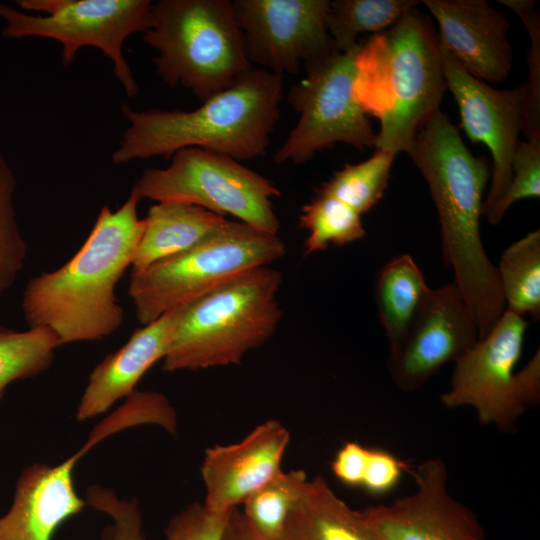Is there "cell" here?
<instances>
[{
    "label": "cell",
    "mask_w": 540,
    "mask_h": 540,
    "mask_svg": "<svg viewBox=\"0 0 540 540\" xmlns=\"http://www.w3.org/2000/svg\"><path fill=\"white\" fill-rule=\"evenodd\" d=\"M425 178L440 222L443 261L483 339L505 311L497 267L483 247L480 218L492 167L473 155L458 129L438 110L407 152Z\"/></svg>",
    "instance_id": "cell-1"
},
{
    "label": "cell",
    "mask_w": 540,
    "mask_h": 540,
    "mask_svg": "<svg viewBox=\"0 0 540 540\" xmlns=\"http://www.w3.org/2000/svg\"><path fill=\"white\" fill-rule=\"evenodd\" d=\"M140 200L131 191L117 210L103 206L77 253L57 270L29 280L22 298L28 328L51 329L60 346L102 340L120 328L124 309L115 288L132 267L144 232Z\"/></svg>",
    "instance_id": "cell-2"
},
{
    "label": "cell",
    "mask_w": 540,
    "mask_h": 540,
    "mask_svg": "<svg viewBox=\"0 0 540 540\" xmlns=\"http://www.w3.org/2000/svg\"><path fill=\"white\" fill-rule=\"evenodd\" d=\"M283 77L251 67L229 88L190 111L158 108L121 112L129 123L112 153L116 165L171 157L200 148L245 161L264 156L280 118Z\"/></svg>",
    "instance_id": "cell-3"
},
{
    "label": "cell",
    "mask_w": 540,
    "mask_h": 540,
    "mask_svg": "<svg viewBox=\"0 0 540 540\" xmlns=\"http://www.w3.org/2000/svg\"><path fill=\"white\" fill-rule=\"evenodd\" d=\"M446 89L438 35L429 16L416 7L361 43L353 91L364 112L380 120L376 149L407 153L440 110Z\"/></svg>",
    "instance_id": "cell-4"
},
{
    "label": "cell",
    "mask_w": 540,
    "mask_h": 540,
    "mask_svg": "<svg viewBox=\"0 0 540 540\" xmlns=\"http://www.w3.org/2000/svg\"><path fill=\"white\" fill-rule=\"evenodd\" d=\"M282 279L274 268L254 267L177 307L163 369L195 371L240 364L277 329L283 315L277 300Z\"/></svg>",
    "instance_id": "cell-5"
},
{
    "label": "cell",
    "mask_w": 540,
    "mask_h": 540,
    "mask_svg": "<svg viewBox=\"0 0 540 540\" xmlns=\"http://www.w3.org/2000/svg\"><path fill=\"white\" fill-rule=\"evenodd\" d=\"M143 40L170 87L189 89L201 102L229 88L253 67L247 59L232 0H159Z\"/></svg>",
    "instance_id": "cell-6"
},
{
    "label": "cell",
    "mask_w": 540,
    "mask_h": 540,
    "mask_svg": "<svg viewBox=\"0 0 540 540\" xmlns=\"http://www.w3.org/2000/svg\"><path fill=\"white\" fill-rule=\"evenodd\" d=\"M285 253L278 234L225 219L193 247L145 268L131 269L128 293L136 319L146 325L245 270L268 266Z\"/></svg>",
    "instance_id": "cell-7"
},
{
    "label": "cell",
    "mask_w": 540,
    "mask_h": 540,
    "mask_svg": "<svg viewBox=\"0 0 540 540\" xmlns=\"http://www.w3.org/2000/svg\"><path fill=\"white\" fill-rule=\"evenodd\" d=\"M528 322L505 310L490 332L456 360L450 388L440 397L448 409L474 408L481 424L513 433L520 417L540 402V351L520 370Z\"/></svg>",
    "instance_id": "cell-8"
},
{
    "label": "cell",
    "mask_w": 540,
    "mask_h": 540,
    "mask_svg": "<svg viewBox=\"0 0 540 540\" xmlns=\"http://www.w3.org/2000/svg\"><path fill=\"white\" fill-rule=\"evenodd\" d=\"M22 10L0 3L2 35L18 39L42 37L62 45V63L69 67L77 51L100 49L113 64L114 76L128 97L139 88L123 55L125 40L145 33L152 20L150 0H18Z\"/></svg>",
    "instance_id": "cell-9"
},
{
    "label": "cell",
    "mask_w": 540,
    "mask_h": 540,
    "mask_svg": "<svg viewBox=\"0 0 540 540\" xmlns=\"http://www.w3.org/2000/svg\"><path fill=\"white\" fill-rule=\"evenodd\" d=\"M140 199L187 202L256 229L278 234L272 198L279 188L268 178L222 154L184 148L166 168L145 169L132 189Z\"/></svg>",
    "instance_id": "cell-10"
},
{
    "label": "cell",
    "mask_w": 540,
    "mask_h": 540,
    "mask_svg": "<svg viewBox=\"0 0 540 540\" xmlns=\"http://www.w3.org/2000/svg\"><path fill=\"white\" fill-rule=\"evenodd\" d=\"M360 45L305 64L304 77L287 94L299 118L275 152L276 164H304L335 143L359 150L374 147L376 134L353 91Z\"/></svg>",
    "instance_id": "cell-11"
},
{
    "label": "cell",
    "mask_w": 540,
    "mask_h": 540,
    "mask_svg": "<svg viewBox=\"0 0 540 540\" xmlns=\"http://www.w3.org/2000/svg\"><path fill=\"white\" fill-rule=\"evenodd\" d=\"M250 64L282 76L335 50L326 28L329 0H232Z\"/></svg>",
    "instance_id": "cell-12"
},
{
    "label": "cell",
    "mask_w": 540,
    "mask_h": 540,
    "mask_svg": "<svg viewBox=\"0 0 540 540\" xmlns=\"http://www.w3.org/2000/svg\"><path fill=\"white\" fill-rule=\"evenodd\" d=\"M478 340L476 322L458 286L451 282L430 288L403 337L390 347L389 375L401 390H417Z\"/></svg>",
    "instance_id": "cell-13"
},
{
    "label": "cell",
    "mask_w": 540,
    "mask_h": 540,
    "mask_svg": "<svg viewBox=\"0 0 540 540\" xmlns=\"http://www.w3.org/2000/svg\"><path fill=\"white\" fill-rule=\"evenodd\" d=\"M440 49L446 88L457 103L461 126L471 141L488 147L493 159L491 182L482 209L486 216L502 197L511 179V162L525 120L526 85L522 83L513 89H496L466 72L441 45Z\"/></svg>",
    "instance_id": "cell-14"
},
{
    "label": "cell",
    "mask_w": 540,
    "mask_h": 540,
    "mask_svg": "<svg viewBox=\"0 0 540 540\" xmlns=\"http://www.w3.org/2000/svg\"><path fill=\"white\" fill-rule=\"evenodd\" d=\"M413 477L412 493L361 511L378 540H484L477 516L450 493L443 460L422 462Z\"/></svg>",
    "instance_id": "cell-15"
},
{
    "label": "cell",
    "mask_w": 540,
    "mask_h": 540,
    "mask_svg": "<svg viewBox=\"0 0 540 540\" xmlns=\"http://www.w3.org/2000/svg\"><path fill=\"white\" fill-rule=\"evenodd\" d=\"M289 442L288 429L271 419L237 443L207 448L201 466L206 509L223 514L242 504L282 471Z\"/></svg>",
    "instance_id": "cell-16"
},
{
    "label": "cell",
    "mask_w": 540,
    "mask_h": 540,
    "mask_svg": "<svg viewBox=\"0 0 540 540\" xmlns=\"http://www.w3.org/2000/svg\"><path fill=\"white\" fill-rule=\"evenodd\" d=\"M439 25L440 45L470 75L505 80L513 64L508 19L485 0H424Z\"/></svg>",
    "instance_id": "cell-17"
},
{
    "label": "cell",
    "mask_w": 540,
    "mask_h": 540,
    "mask_svg": "<svg viewBox=\"0 0 540 540\" xmlns=\"http://www.w3.org/2000/svg\"><path fill=\"white\" fill-rule=\"evenodd\" d=\"M83 454L80 450L57 465L33 463L21 472L12 504L0 517V540H52L67 519L85 508L73 482Z\"/></svg>",
    "instance_id": "cell-18"
},
{
    "label": "cell",
    "mask_w": 540,
    "mask_h": 540,
    "mask_svg": "<svg viewBox=\"0 0 540 540\" xmlns=\"http://www.w3.org/2000/svg\"><path fill=\"white\" fill-rule=\"evenodd\" d=\"M177 321L174 308L135 329L128 341L107 355L91 372L76 412L78 421L96 417L116 401L129 397L142 376L163 360L171 345Z\"/></svg>",
    "instance_id": "cell-19"
},
{
    "label": "cell",
    "mask_w": 540,
    "mask_h": 540,
    "mask_svg": "<svg viewBox=\"0 0 540 540\" xmlns=\"http://www.w3.org/2000/svg\"><path fill=\"white\" fill-rule=\"evenodd\" d=\"M279 540H378L362 512L353 510L320 475L307 481Z\"/></svg>",
    "instance_id": "cell-20"
},
{
    "label": "cell",
    "mask_w": 540,
    "mask_h": 540,
    "mask_svg": "<svg viewBox=\"0 0 540 540\" xmlns=\"http://www.w3.org/2000/svg\"><path fill=\"white\" fill-rule=\"evenodd\" d=\"M225 219L191 203L157 202L144 218V232L131 269L145 268L193 247Z\"/></svg>",
    "instance_id": "cell-21"
},
{
    "label": "cell",
    "mask_w": 540,
    "mask_h": 540,
    "mask_svg": "<svg viewBox=\"0 0 540 540\" xmlns=\"http://www.w3.org/2000/svg\"><path fill=\"white\" fill-rule=\"evenodd\" d=\"M429 289L422 271L409 254L396 256L381 268L375 299L390 347L403 337Z\"/></svg>",
    "instance_id": "cell-22"
},
{
    "label": "cell",
    "mask_w": 540,
    "mask_h": 540,
    "mask_svg": "<svg viewBox=\"0 0 540 540\" xmlns=\"http://www.w3.org/2000/svg\"><path fill=\"white\" fill-rule=\"evenodd\" d=\"M505 310L540 317V231L529 232L507 247L497 267Z\"/></svg>",
    "instance_id": "cell-23"
},
{
    "label": "cell",
    "mask_w": 540,
    "mask_h": 540,
    "mask_svg": "<svg viewBox=\"0 0 540 540\" xmlns=\"http://www.w3.org/2000/svg\"><path fill=\"white\" fill-rule=\"evenodd\" d=\"M418 3L415 0L330 1L326 28L335 48L346 52L359 44L360 33L387 30Z\"/></svg>",
    "instance_id": "cell-24"
},
{
    "label": "cell",
    "mask_w": 540,
    "mask_h": 540,
    "mask_svg": "<svg viewBox=\"0 0 540 540\" xmlns=\"http://www.w3.org/2000/svg\"><path fill=\"white\" fill-rule=\"evenodd\" d=\"M307 481L304 470H282L242 503L241 512L258 540H279L286 519Z\"/></svg>",
    "instance_id": "cell-25"
},
{
    "label": "cell",
    "mask_w": 540,
    "mask_h": 540,
    "mask_svg": "<svg viewBox=\"0 0 540 540\" xmlns=\"http://www.w3.org/2000/svg\"><path fill=\"white\" fill-rule=\"evenodd\" d=\"M300 227L308 232L306 255L330 246H344L364 237L362 215L339 199L315 192L299 215Z\"/></svg>",
    "instance_id": "cell-26"
},
{
    "label": "cell",
    "mask_w": 540,
    "mask_h": 540,
    "mask_svg": "<svg viewBox=\"0 0 540 540\" xmlns=\"http://www.w3.org/2000/svg\"><path fill=\"white\" fill-rule=\"evenodd\" d=\"M59 346L56 335L46 327L26 331L0 328V402L11 383L47 370Z\"/></svg>",
    "instance_id": "cell-27"
},
{
    "label": "cell",
    "mask_w": 540,
    "mask_h": 540,
    "mask_svg": "<svg viewBox=\"0 0 540 540\" xmlns=\"http://www.w3.org/2000/svg\"><path fill=\"white\" fill-rule=\"evenodd\" d=\"M396 155L376 149L367 160L347 164L315 192L333 196L358 213L369 212L383 197Z\"/></svg>",
    "instance_id": "cell-28"
},
{
    "label": "cell",
    "mask_w": 540,
    "mask_h": 540,
    "mask_svg": "<svg viewBox=\"0 0 540 540\" xmlns=\"http://www.w3.org/2000/svg\"><path fill=\"white\" fill-rule=\"evenodd\" d=\"M16 178L0 151V298L23 269L27 244L15 209Z\"/></svg>",
    "instance_id": "cell-29"
},
{
    "label": "cell",
    "mask_w": 540,
    "mask_h": 540,
    "mask_svg": "<svg viewBox=\"0 0 540 540\" xmlns=\"http://www.w3.org/2000/svg\"><path fill=\"white\" fill-rule=\"evenodd\" d=\"M524 23L531 42L527 51V104L522 132L527 140L540 139V15L532 0H499Z\"/></svg>",
    "instance_id": "cell-30"
},
{
    "label": "cell",
    "mask_w": 540,
    "mask_h": 540,
    "mask_svg": "<svg viewBox=\"0 0 540 540\" xmlns=\"http://www.w3.org/2000/svg\"><path fill=\"white\" fill-rule=\"evenodd\" d=\"M509 185L486 215L488 221L498 224L508 208L515 202L540 195V139L519 141L511 162Z\"/></svg>",
    "instance_id": "cell-31"
},
{
    "label": "cell",
    "mask_w": 540,
    "mask_h": 540,
    "mask_svg": "<svg viewBox=\"0 0 540 540\" xmlns=\"http://www.w3.org/2000/svg\"><path fill=\"white\" fill-rule=\"evenodd\" d=\"M86 503L108 515L112 524L107 526L100 540H146L142 514L136 498L120 499L116 493L102 486L92 485L86 491Z\"/></svg>",
    "instance_id": "cell-32"
},
{
    "label": "cell",
    "mask_w": 540,
    "mask_h": 540,
    "mask_svg": "<svg viewBox=\"0 0 540 540\" xmlns=\"http://www.w3.org/2000/svg\"><path fill=\"white\" fill-rule=\"evenodd\" d=\"M230 513H212L203 503H191L170 519L165 540H222Z\"/></svg>",
    "instance_id": "cell-33"
},
{
    "label": "cell",
    "mask_w": 540,
    "mask_h": 540,
    "mask_svg": "<svg viewBox=\"0 0 540 540\" xmlns=\"http://www.w3.org/2000/svg\"><path fill=\"white\" fill-rule=\"evenodd\" d=\"M401 473L402 465L392 454L381 449H369L361 486L371 494H384L396 486Z\"/></svg>",
    "instance_id": "cell-34"
},
{
    "label": "cell",
    "mask_w": 540,
    "mask_h": 540,
    "mask_svg": "<svg viewBox=\"0 0 540 540\" xmlns=\"http://www.w3.org/2000/svg\"><path fill=\"white\" fill-rule=\"evenodd\" d=\"M369 448L357 442L345 443L337 452L332 461L333 474L345 485L351 487L361 486Z\"/></svg>",
    "instance_id": "cell-35"
},
{
    "label": "cell",
    "mask_w": 540,
    "mask_h": 540,
    "mask_svg": "<svg viewBox=\"0 0 540 540\" xmlns=\"http://www.w3.org/2000/svg\"><path fill=\"white\" fill-rule=\"evenodd\" d=\"M222 540H258L249 529L240 510L233 509L228 518Z\"/></svg>",
    "instance_id": "cell-36"
}]
</instances>
